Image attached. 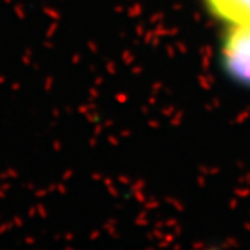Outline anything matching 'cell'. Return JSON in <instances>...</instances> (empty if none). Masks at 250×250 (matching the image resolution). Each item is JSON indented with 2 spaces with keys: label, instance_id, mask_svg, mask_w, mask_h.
Here are the masks:
<instances>
[{
  "label": "cell",
  "instance_id": "cell-2",
  "mask_svg": "<svg viewBox=\"0 0 250 250\" xmlns=\"http://www.w3.org/2000/svg\"><path fill=\"white\" fill-rule=\"evenodd\" d=\"M208 3L223 20L250 26V0H208Z\"/></svg>",
  "mask_w": 250,
  "mask_h": 250
},
{
  "label": "cell",
  "instance_id": "cell-1",
  "mask_svg": "<svg viewBox=\"0 0 250 250\" xmlns=\"http://www.w3.org/2000/svg\"><path fill=\"white\" fill-rule=\"evenodd\" d=\"M225 69L229 76L250 86V26L235 24L223 44Z\"/></svg>",
  "mask_w": 250,
  "mask_h": 250
}]
</instances>
